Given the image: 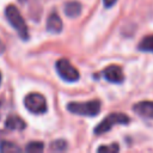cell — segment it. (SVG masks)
I'll use <instances>...</instances> for the list:
<instances>
[{"instance_id": "5", "label": "cell", "mask_w": 153, "mask_h": 153, "mask_svg": "<svg viewBox=\"0 0 153 153\" xmlns=\"http://www.w3.org/2000/svg\"><path fill=\"white\" fill-rule=\"evenodd\" d=\"M56 72L59 75L68 82H74L79 80V72L78 69L67 60V59H60L56 62Z\"/></svg>"}, {"instance_id": "7", "label": "cell", "mask_w": 153, "mask_h": 153, "mask_svg": "<svg viewBox=\"0 0 153 153\" xmlns=\"http://www.w3.org/2000/svg\"><path fill=\"white\" fill-rule=\"evenodd\" d=\"M133 110L145 117V118H153V102L151 100H143V102H139L133 106Z\"/></svg>"}, {"instance_id": "12", "label": "cell", "mask_w": 153, "mask_h": 153, "mask_svg": "<svg viewBox=\"0 0 153 153\" xmlns=\"http://www.w3.org/2000/svg\"><path fill=\"white\" fill-rule=\"evenodd\" d=\"M0 152L2 153H14V152H22V148L19 146H17L13 142H8V141H2L0 143Z\"/></svg>"}, {"instance_id": "6", "label": "cell", "mask_w": 153, "mask_h": 153, "mask_svg": "<svg viewBox=\"0 0 153 153\" xmlns=\"http://www.w3.org/2000/svg\"><path fill=\"white\" fill-rule=\"evenodd\" d=\"M103 75V78L112 84H121L123 82L124 80V74H123V71L120 66L117 65H111V66H108L105 69L102 71L100 73Z\"/></svg>"}, {"instance_id": "20", "label": "cell", "mask_w": 153, "mask_h": 153, "mask_svg": "<svg viewBox=\"0 0 153 153\" xmlns=\"http://www.w3.org/2000/svg\"><path fill=\"white\" fill-rule=\"evenodd\" d=\"M0 109H1V105H0Z\"/></svg>"}, {"instance_id": "8", "label": "cell", "mask_w": 153, "mask_h": 153, "mask_svg": "<svg viewBox=\"0 0 153 153\" xmlns=\"http://www.w3.org/2000/svg\"><path fill=\"white\" fill-rule=\"evenodd\" d=\"M62 26H63V24H62L60 16L57 13L53 12L47 19V30L53 33H59L62 31Z\"/></svg>"}, {"instance_id": "1", "label": "cell", "mask_w": 153, "mask_h": 153, "mask_svg": "<svg viewBox=\"0 0 153 153\" xmlns=\"http://www.w3.org/2000/svg\"><path fill=\"white\" fill-rule=\"evenodd\" d=\"M5 16H6L8 23L11 24V26L18 32L20 38L26 41L29 38V30H27L26 23H25L24 18L22 17L19 10L14 5H8L5 8Z\"/></svg>"}, {"instance_id": "16", "label": "cell", "mask_w": 153, "mask_h": 153, "mask_svg": "<svg viewBox=\"0 0 153 153\" xmlns=\"http://www.w3.org/2000/svg\"><path fill=\"white\" fill-rule=\"evenodd\" d=\"M117 0H103V2H104V6L105 7H111L112 5H115V2H116Z\"/></svg>"}, {"instance_id": "2", "label": "cell", "mask_w": 153, "mask_h": 153, "mask_svg": "<svg viewBox=\"0 0 153 153\" xmlns=\"http://www.w3.org/2000/svg\"><path fill=\"white\" fill-rule=\"evenodd\" d=\"M68 111L75 115H81V116H97L100 111V102L94 99V100H88V102H72L67 104Z\"/></svg>"}, {"instance_id": "18", "label": "cell", "mask_w": 153, "mask_h": 153, "mask_svg": "<svg viewBox=\"0 0 153 153\" xmlns=\"http://www.w3.org/2000/svg\"><path fill=\"white\" fill-rule=\"evenodd\" d=\"M0 84H1V73H0Z\"/></svg>"}, {"instance_id": "9", "label": "cell", "mask_w": 153, "mask_h": 153, "mask_svg": "<svg viewBox=\"0 0 153 153\" xmlns=\"http://www.w3.org/2000/svg\"><path fill=\"white\" fill-rule=\"evenodd\" d=\"M5 127L10 130H23L26 124L25 122L19 117V116H16V115H12V116H8L5 121Z\"/></svg>"}, {"instance_id": "19", "label": "cell", "mask_w": 153, "mask_h": 153, "mask_svg": "<svg viewBox=\"0 0 153 153\" xmlns=\"http://www.w3.org/2000/svg\"><path fill=\"white\" fill-rule=\"evenodd\" d=\"M19 1H20V2H23V1H25V0H19Z\"/></svg>"}, {"instance_id": "10", "label": "cell", "mask_w": 153, "mask_h": 153, "mask_svg": "<svg viewBox=\"0 0 153 153\" xmlns=\"http://www.w3.org/2000/svg\"><path fill=\"white\" fill-rule=\"evenodd\" d=\"M65 13L69 18H76L81 13V5L78 1H69L65 5Z\"/></svg>"}, {"instance_id": "3", "label": "cell", "mask_w": 153, "mask_h": 153, "mask_svg": "<svg viewBox=\"0 0 153 153\" xmlns=\"http://www.w3.org/2000/svg\"><path fill=\"white\" fill-rule=\"evenodd\" d=\"M129 122V117L126 116L124 114H120V112H112L109 114L103 121H100L97 127L94 128V134L100 135L104 134L106 131H109L110 129H112L114 126L116 124H127Z\"/></svg>"}, {"instance_id": "13", "label": "cell", "mask_w": 153, "mask_h": 153, "mask_svg": "<svg viewBox=\"0 0 153 153\" xmlns=\"http://www.w3.org/2000/svg\"><path fill=\"white\" fill-rule=\"evenodd\" d=\"M44 149V143L41 141H32L29 142L27 146L25 147V151L29 153H39Z\"/></svg>"}, {"instance_id": "4", "label": "cell", "mask_w": 153, "mask_h": 153, "mask_svg": "<svg viewBox=\"0 0 153 153\" xmlns=\"http://www.w3.org/2000/svg\"><path fill=\"white\" fill-rule=\"evenodd\" d=\"M24 105L30 112L36 114V115H41L47 111V100L44 96L37 92L29 93L24 98Z\"/></svg>"}, {"instance_id": "14", "label": "cell", "mask_w": 153, "mask_h": 153, "mask_svg": "<svg viewBox=\"0 0 153 153\" xmlns=\"http://www.w3.org/2000/svg\"><path fill=\"white\" fill-rule=\"evenodd\" d=\"M66 147H67V145H66V142L62 141V140L54 141V142L51 143V146H50V148L54 149V151H62V149H66Z\"/></svg>"}, {"instance_id": "15", "label": "cell", "mask_w": 153, "mask_h": 153, "mask_svg": "<svg viewBox=\"0 0 153 153\" xmlns=\"http://www.w3.org/2000/svg\"><path fill=\"white\" fill-rule=\"evenodd\" d=\"M118 148H120L118 145L112 143V145H110V146H100L97 151H98V152H117Z\"/></svg>"}, {"instance_id": "17", "label": "cell", "mask_w": 153, "mask_h": 153, "mask_svg": "<svg viewBox=\"0 0 153 153\" xmlns=\"http://www.w3.org/2000/svg\"><path fill=\"white\" fill-rule=\"evenodd\" d=\"M4 51H5V44L0 41V54H2Z\"/></svg>"}, {"instance_id": "11", "label": "cell", "mask_w": 153, "mask_h": 153, "mask_svg": "<svg viewBox=\"0 0 153 153\" xmlns=\"http://www.w3.org/2000/svg\"><path fill=\"white\" fill-rule=\"evenodd\" d=\"M137 49L140 51L153 53V35H149V36L143 37L142 41L137 44Z\"/></svg>"}]
</instances>
